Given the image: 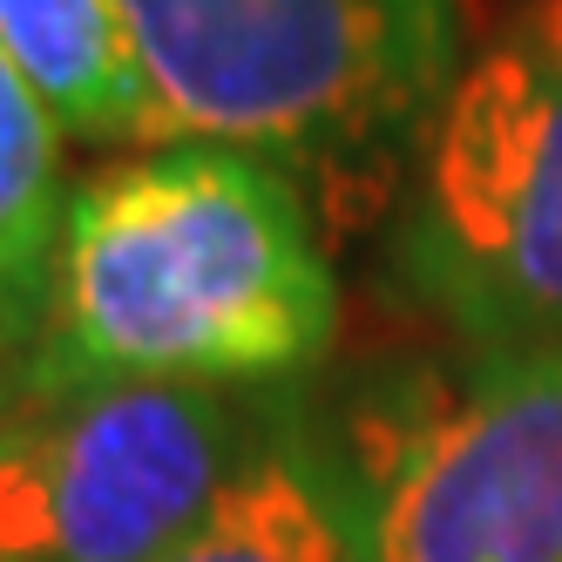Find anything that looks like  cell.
I'll list each match as a JSON object with an SVG mask.
<instances>
[{"instance_id":"obj_1","label":"cell","mask_w":562,"mask_h":562,"mask_svg":"<svg viewBox=\"0 0 562 562\" xmlns=\"http://www.w3.org/2000/svg\"><path fill=\"white\" fill-rule=\"evenodd\" d=\"M339 346L312 196L265 156L156 143L75 177L48 326L14 400L109 386H271Z\"/></svg>"},{"instance_id":"obj_2","label":"cell","mask_w":562,"mask_h":562,"mask_svg":"<svg viewBox=\"0 0 562 562\" xmlns=\"http://www.w3.org/2000/svg\"><path fill=\"white\" fill-rule=\"evenodd\" d=\"M164 143L285 170L312 204H380L414 170L474 34L461 0H115Z\"/></svg>"},{"instance_id":"obj_3","label":"cell","mask_w":562,"mask_h":562,"mask_svg":"<svg viewBox=\"0 0 562 562\" xmlns=\"http://www.w3.org/2000/svg\"><path fill=\"white\" fill-rule=\"evenodd\" d=\"M393 265L468 352L562 346V0L468 48L407 170Z\"/></svg>"},{"instance_id":"obj_4","label":"cell","mask_w":562,"mask_h":562,"mask_svg":"<svg viewBox=\"0 0 562 562\" xmlns=\"http://www.w3.org/2000/svg\"><path fill=\"white\" fill-rule=\"evenodd\" d=\"M333 481L359 562H562V346L386 380Z\"/></svg>"},{"instance_id":"obj_5","label":"cell","mask_w":562,"mask_h":562,"mask_svg":"<svg viewBox=\"0 0 562 562\" xmlns=\"http://www.w3.org/2000/svg\"><path fill=\"white\" fill-rule=\"evenodd\" d=\"M265 448L204 386H109L0 414V562H156Z\"/></svg>"},{"instance_id":"obj_6","label":"cell","mask_w":562,"mask_h":562,"mask_svg":"<svg viewBox=\"0 0 562 562\" xmlns=\"http://www.w3.org/2000/svg\"><path fill=\"white\" fill-rule=\"evenodd\" d=\"M0 55L68 143L123 156L164 143V115L115 0H0Z\"/></svg>"},{"instance_id":"obj_7","label":"cell","mask_w":562,"mask_h":562,"mask_svg":"<svg viewBox=\"0 0 562 562\" xmlns=\"http://www.w3.org/2000/svg\"><path fill=\"white\" fill-rule=\"evenodd\" d=\"M68 190V136L0 55V414L14 407L21 367L48 326Z\"/></svg>"},{"instance_id":"obj_8","label":"cell","mask_w":562,"mask_h":562,"mask_svg":"<svg viewBox=\"0 0 562 562\" xmlns=\"http://www.w3.org/2000/svg\"><path fill=\"white\" fill-rule=\"evenodd\" d=\"M156 562H359L339 481L292 440H265L224 502Z\"/></svg>"}]
</instances>
